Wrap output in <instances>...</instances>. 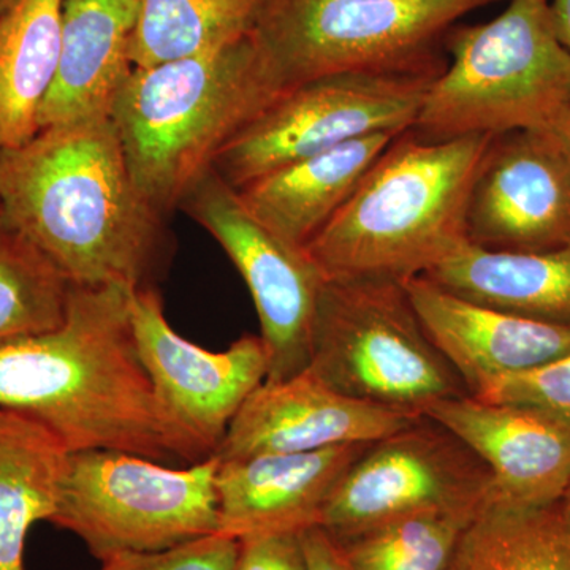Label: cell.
<instances>
[{
    "instance_id": "1",
    "label": "cell",
    "mask_w": 570,
    "mask_h": 570,
    "mask_svg": "<svg viewBox=\"0 0 570 570\" xmlns=\"http://www.w3.org/2000/svg\"><path fill=\"white\" fill-rule=\"evenodd\" d=\"M129 292L71 285L61 325L0 344V407L47 428L69 453L115 450L170 466L208 459L154 392Z\"/></svg>"
},
{
    "instance_id": "2",
    "label": "cell",
    "mask_w": 570,
    "mask_h": 570,
    "mask_svg": "<svg viewBox=\"0 0 570 570\" xmlns=\"http://www.w3.org/2000/svg\"><path fill=\"white\" fill-rule=\"evenodd\" d=\"M0 216L71 285L153 287L167 253L165 217L138 190L111 116L0 151Z\"/></svg>"
},
{
    "instance_id": "3",
    "label": "cell",
    "mask_w": 570,
    "mask_h": 570,
    "mask_svg": "<svg viewBox=\"0 0 570 570\" xmlns=\"http://www.w3.org/2000/svg\"><path fill=\"white\" fill-rule=\"evenodd\" d=\"M491 140L469 135L433 141L412 129L393 138L306 246L325 281L403 284L468 242L469 194Z\"/></svg>"
},
{
    "instance_id": "4",
    "label": "cell",
    "mask_w": 570,
    "mask_h": 570,
    "mask_svg": "<svg viewBox=\"0 0 570 570\" xmlns=\"http://www.w3.org/2000/svg\"><path fill=\"white\" fill-rule=\"evenodd\" d=\"M277 96L250 33L219 50L135 67L111 119L142 198L164 217L179 208L224 146Z\"/></svg>"
},
{
    "instance_id": "5",
    "label": "cell",
    "mask_w": 570,
    "mask_h": 570,
    "mask_svg": "<svg viewBox=\"0 0 570 570\" xmlns=\"http://www.w3.org/2000/svg\"><path fill=\"white\" fill-rule=\"evenodd\" d=\"M444 48L448 66L412 127L425 140L557 129L570 107V58L550 0H510L494 20L455 24Z\"/></svg>"
},
{
    "instance_id": "6",
    "label": "cell",
    "mask_w": 570,
    "mask_h": 570,
    "mask_svg": "<svg viewBox=\"0 0 570 570\" xmlns=\"http://www.w3.org/2000/svg\"><path fill=\"white\" fill-rule=\"evenodd\" d=\"M501 0H262L250 39L283 94L351 73H441L445 36Z\"/></svg>"
},
{
    "instance_id": "7",
    "label": "cell",
    "mask_w": 570,
    "mask_h": 570,
    "mask_svg": "<svg viewBox=\"0 0 570 570\" xmlns=\"http://www.w3.org/2000/svg\"><path fill=\"white\" fill-rule=\"evenodd\" d=\"M306 370L343 395L420 417L469 395L392 281H325Z\"/></svg>"
},
{
    "instance_id": "8",
    "label": "cell",
    "mask_w": 570,
    "mask_h": 570,
    "mask_svg": "<svg viewBox=\"0 0 570 570\" xmlns=\"http://www.w3.org/2000/svg\"><path fill=\"white\" fill-rule=\"evenodd\" d=\"M219 463L217 455L170 466L115 450L71 452L50 523L78 535L100 561L216 534Z\"/></svg>"
},
{
    "instance_id": "9",
    "label": "cell",
    "mask_w": 570,
    "mask_h": 570,
    "mask_svg": "<svg viewBox=\"0 0 570 570\" xmlns=\"http://www.w3.org/2000/svg\"><path fill=\"white\" fill-rule=\"evenodd\" d=\"M438 75L351 71L295 86L224 146L213 171L238 190L277 168L344 142L406 132L417 121Z\"/></svg>"
},
{
    "instance_id": "10",
    "label": "cell",
    "mask_w": 570,
    "mask_h": 570,
    "mask_svg": "<svg viewBox=\"0 0 570 570\" xmlns=\"http://www.w3.org/2000/svg\"><path fill=\"white\" fill-rule=\"evenodd\" d=\"M498 498L485 464L423 415L367 445L337 483L318 527L344 540L415 513L478 515Z\"/></svg>"
},
{
    "instance_id": "11",
    "label": "cell",
    "mask_w": 570,
    "mask_h": 570,
    "mask_svg": "<svg viewBox=\"0 0 570 570\" xmlns=\"http://www.w3.org/2000/svg\"><path fill=\"white\" fill-rule=\"evenodd\" d=\"M179 208L202 225L234 262L253 295L268 354V381L309 365L311 337L325 277L303 247L273 234L238 190L208 171Z\"/></svg>"
},
{
    "instance_id": "12",
    "label": "cell",
    "mask_w": 570,
    "mask_h": 570,
    "mask_svg": "<svg viewBox=\"0 0 570 570\" xmlns=\"http://www.w3.org/2000/svg\"><path fill=\"white\" fill-rule=\"evenodd\" d=\"M129 313L138 354L165 411L214 455L232 420L268 377L264 341L246 335L225 351H206L170 325L154 287L130 288Z\"/></svg>"
},
{
    "instance_id": "13",
    "label": "cell",
    "mask_w": 570,
    "mask_h": 570,
    "mask_svg": "<svg viewBox=\"0 0 570 570\" xmlns=\"http://www.w3.org/2000/svg\"><path fill=\"white\" fill-rule=\"evenodd\" d=\"M466 238L501 253L570 246V146L557 129L493 137L469 194Z\"/></svg>"
},
{
    "instance_id": "14",
    "label": "cell",
    "mask_w": 570,
    "mask_h": 570,
    "mask_svg": "<svg viewBox=\"0 0 570 570\" xmlns=\"http://www.w3.org/2000/svg\"><path fill=\"white\" fill-rule=\"evenodd\" d=\"M420 419L343 395L305 370L258 385L232 420L214 455L234 460L373 444Z\"/></svg>"
},
{
    "instance_id": "15",
    "label": "cell",
    "mask_w": 570,
    "mask_h": 570,
    "mask_svg": "<svg viewBox=\"0 0 570 570\" xmlns=\"http://www.w3.org/2000/svg\"><path fill=\"white\" fill-rule=\"evenodd\" d=\"M425 417L453 434L489 469L499 499L557 504L570 487V423L540 409L472 395L438 401Z\"/></svg>"
},
{
    "instance_id": "16",
    "label": "cell",
    "mask_w": 570,
    "mask_h": 570,
    "mask_svg": "<svg viewBox=\"0 0 570 570\" xmlns=\"http://www.w3.org/2000/svg\"><path fill=\"white\" fill-rule=\"evenodd\" d=\"M403 287L426 335L459 373L469 395L494 379L570 354V326L479 305L425 276L412 277Z\"/></svg>"
},
{
    "instance_id": "17",
    "label": "cell",
    "mask_w": 570,
    "mask_h": 570,
    "mask_svg": "<svg viewBox=\"0 0 570 570\" xmlns=\"http://www.w3.org/2000/svg\"><path fill=\"white\" fill-rule=\"evenodd\" d=\"M370 444L220 460V532L236 539L318 527L326 502Z\"/></svg>"
},
{
    "instance_id": "18",
    "label": "cell",
    "mask_w": 570,
    "mask_h": 570,
    "mask_svg": "<svg viewBox=\"0 0 570 570\" xmlns=\"http://www.w3.org/2000/svg\"><path fill=\"white\" fill-rule=\"evenodd\" d=\"M140 0H63L58 71L39 112V130L111 116L135 69Z\"/></svg>"
},
{
    "instance_id": "19",
    "label": "cell",
    "mask_w": 570,
    "mask_h": 570,
    "mask_svg": "<svg viewBox=\"0 0 570 570\" xmlns=\"http://www.w3.org/2000/svg\"><path fill=\"white\" fill-rule=\"evenodd\" d=\"M397 135H367L296 160L246 184L239 197L273 234L306 249Z\"/></svg>"
},
{
    "instance_id": "20",
    "label": "cell",
    "mask_w": 570,
    "mask_h": 570,
    "mask_svg": "<svg viewBox=\"0 0 570 570\" xmlns=\"http://www.w3.org/2000/svg\"><path fill=\"white\" fill-rule=\"evenodd\" d=\"M423 276L479 305L570 326V246L501 253L464 242Z\"/></svg>"
},
{
    "instance_id": "21",
    "label": "cell",
    "mask_w": 570,
    "mask_h": 570,
    "mask_svg": "<svg viewBox=\"0 0 570 570\" xmlns=\"http://www.w3.org/2000/svg\"><path fill=\"white\" fill-rule=\"evenodd\" d=\"M67 455L47 428L0 407V570H26V540L55 515Z\"/></svg>"
},
{
    "instance_id": "22",
    "label": "cell",
    "mask_w": 570,
    "mask_h": 570,
    "mask_svg": "<svg viewBox=\"0 0 570 570\" xmlns=\"http://www.w3.org/2000/svg\"><path fill=\"white\" fill-rule=\"evenodd\" d=\"M63 0H17L0 14V151L39 132L61 52Z\"/></svg>"
},
{
    "instance_id": "23",
    "label": "cell",
    "mask_w": 570,
    "mask_h": 570,
    "mask_svg": "<svg viewBox=\"0 0 570 570\" xmlns=\"http://www.w3.org/2000/svg\"><path fill=\"white\" fill-rule=\"evenodd\" d=\"M449 570H570V520L561 501L494 499L468 524Z\"/></svg>"
},
{
    "instance_id": "24",
    "label": "cell",
    "mask_w": 570,
    "mask_h": 570,
    "mask_svg": "<svg viewBox=\"0 0 570 570\" xmlns=\"http://www.w3.org/2000/svg\"><path fill=\"white\" fill-rule=\"evenodd\" d=\"M262 0H140L135 67L219 50L253 32Z\"/></svg>"
},
{
    "instance_id": "25",
    "label": "cell",
    "mask_w": 570,
    "mask_h": 570,
    "mask_svg": "<svg viewBox=\"0 0 570 570\" xmlns=\"http://www.w3.org/2000/svg\"><path fill=\"white\" fill-rule=\"evenodd\" d=\"M70 291L36 246L0 224V344L61 325Z\"/></svg>"
},
{
    "instance_id": "26",
    "label": "cell",
    "mask_w": 570,
    "mask_h": 570,
    "mask_svg": "<svg viewBox=\"0 0 570 570\" xmlns=\"http://www.w3.org/2000/svg\"><path fill=\"white\" fill-rule=\"evenodd\" d=\"M471 513L403 517L337 540L354 570H449Z\"/></svg>"
},
{
    "instance_id": "27",
    "label": "cell",
    "mask_w": 570,
    "mask_h": 570,
    "mask_svg": "<svg viewBox=\"0 0 570 570\" xmlns=\"http://www.w3.org/2000/svg\"><path fill=\"white\" fill-rule=\"evenodd\" d=\"M472 396L540 409L570 423V354L524 373L494 379Z\"/></svg>"
},
{
    "instance_id": "28",
    "label": "cell",
    "mask_w": 570,
    "mask_h": 570,
    "mask_svg": "<svg viewBox=\"0 0 570 570\" xmlns=\"http://www.w3.org/2000/svg\"><path fill=\"white\" fill-rule=\"evenodd\" d=\"M242 540L216 532L156 551L116 554L99 570H235Z\"/></svg>"
},
{
    "instance_id": "29",
    "label": "cell",
    "mask_w": 570,
    "mask_h": 570,
    "mask_svg": "<svg viewBox=\"0 0 570 570\" xmlns=\"http://www.w3.org/2000/svg\"><path fill=\"white\" fill-rule=\"evenodd\" d=\"M239 540L235 570H307L299 532H268Z\"/></svg>"
},
{
    "instance_id": "30",
    "label": "cell",
    "mask_w": 570,
    "mask_h": 570,
    "mask_svg": "<svg viewBox=\"0 0 570 570\" xmlns=\"http://www.w3.org/2000/svg\"><path fill=\"white\" fill-rule=\"evenodd\" d=\"M307 570H354L340 542L322 527L299 532Z\"/></svg>"
},
{
    "instance_id": "31",
    "label": "cell",
    "mask_w": 570,
    "mask_h": 570,
    "mask_svg": "<svg viewBox=\"0 0 570 570\" xmlns=\"http://www.w3.org/2000/svg\"><path fill=\"white\" fill-rule=\"evenodd\" d=\"M554 33L570 58V0H550Z\"/></svg>"
},
{
    "instance_id": "32",
    "label": "cell",
    "mask_w": 570,
    "mask_h": 570,
    "mask_svg": "<svg viewBox=\"0 0 570 570\" xmlns=\"http://www.w3.org/2000/svg\"><path fill=\"white\" fill-rule=\"evenodd\" d=\"M557 130L564 137L570 146V107L566 110L564 115L561 116L560 122L557 124Z\"/></svg>"
},
{
    "instance_id": "33",
    "label": "cell",
    "mask_w": 570,
    "mask_h": 570,
    "mask_svg": "<svg viewBox=\"0 0 570 570\" xmlns=\"http://www.w3.org/2000/svg\"><path fill=\"white\" fill-rule=\"evenodd\" d=\"M562 509H564L566 515L570 520V487L566 491L564 498L561 499Z\"/></svg>"
},
{
    "instance_id": "34",
    "label": "cell",
    "mask_w": 570,
    "mask_h": 570,
    "mask_svg": "<svg viewBox=\"0 0 570 570\" xmlns=\"http://www.w3.org/2000/svg\"><path fill=\"white\" fill-rule=\"evenodd\" d=\"M17 0H0V14L10 9Z\"/></svg>"
},
{
    "instance_id": "35",
    "label": "cell",
    "mask_w": 570,
    "mask_h": 570,
    "mask_svg": "<svg viewBox=\"0 0 570 570\" xmlns=\"http://www.w3.org/2000/svg\"><path fill=\"white\" fill-rule=\"evenodd\" d=\"M0 224H2V216H0Z\"/></svg>"
}]
</instances>
